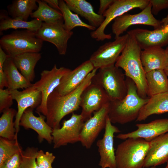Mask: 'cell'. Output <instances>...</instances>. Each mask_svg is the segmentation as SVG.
Masks as SVG:
<instances>
[{
	"label": "cell",
	"mask_w": 168,
	"mask_h": 168,
	"mask_svg": "<svg viewBox=\"0 0 168 168\" xmlns=\"http://www.w3.org/2000/svg\"><path fill=\"white\" fill-rule=\"evenodd\" d=\"M98 69L94 68L75 90L64 96H61L54 91L47 100L46 122L53 129L60 128V122L66 115L79 108L82 94L92 82Z\"/></svg>",
	"instance_id": "1"
},
{
	"label": "cell",
	"mask_w": 168,
	"mask_h": 168,
	"mask_svg": "<svg viewBox=\"0 0 168 168\" xmlns=\"http://www.w3.org/2000/svg\"><path fill=\"white\" fill-rule=\"evenodd\" d=\"M128 34V36L126 44L115 65L123 69L126 77L133 81L136 86L139 96L146 98V73L141 59L142 49L134 37Z\"/></svg>",
	"instance_id": "2"
},
{
	"label": "cell",
	"mask_w": 168,
	"mask_h": 168,
	"mask_svg": "<svg viewBox=\"0 0 168 168\" xmlns=\"http://www.w3.org/2000/svg\"><path fill=\"white\" fill-rule=\"evenodd\" d=\"M127 93L122 100L110 101L108 117L112 123L125 124L136 120L141 109L149 98L139 95L136 86L130 78L126 77Z\"/></svg>",
	"instance_id": "3"
},
{
	"label": "cell",
	"mask_w": 168,
	"mask_h": 168,
	"mask_svg": "<svg viewBox=\"0 0 168 168\" xmlns=\"http://www.w3.org/2000/svg\"><path fill=\"white\" fill-rule=\"evenodd\" d=\"M150 142L130 138L119 144L115 152L116 168H143Z\"/></svg>",
	"instance_id": "4"
},
{
	"label": "cell",
	"mask_w": 168,
	"mask_h": 168,
	"mask_svg": "<svg viewBox=\"0 0 168 168\" xmlns=\"http://www.w3.org/2000/svg\"><path fill=\"white\" fill-rule=\"evenodd\" d=\"M43 41L37 37L35 32L24 30H16L2 36L0 47L11 57L26 53H39Z\"/></svg>",
	"instance_id": "5"
},
{
	"label": "cell",
	"mask_w": 168,
	"mask_h": 168,
	"mask_svg": "<svg viewBox=\"0 0 168 168\" xmlns=\"http://www.w3.org/2000/svg\"><path fill=\"white\" fill-rule=\"evenodd\" d=\"M125 74L115 65L99 69L93 77L92 82L102 87L110 101L124 98L127 93Z\"/></svg>",
	"instance_id": "6"
},
{
	"label": "cell",
	"mask_w": 168,
	"mask_h": 168,
	"mask_svg": "<svg viewBox=\"0 0 168 168\" xmlns=\"http://www.w3.org/2000/svg\"><path fill=\"white\" fill-rule=\"evenodd\" d=\"M149 3V0H114L104 13V20L101 25L90 33L91 37L97 41L111 38V34H106L105 30L113 20L129 11L136 8L142 10Z\"/></svg>",
	"instance_id": "7"
},
{
	"label": "cell",
	"mask_w": 168,
	"mask_h": 168,
	"mask_svg": "<svg viewBox=\"0 0 168 168\" xmlns=\"http://www.w3.org/2000/svg\"><path fill=\"white\" fill-rule=\"evenodd\" d=\"M71 70L63 67L58 68L56 64H54L51 70H44L42 72L40 79L32 85L42 94L41 102L36 108L37 113L46 116L48 97L59 85L63 77Z\"/></svg>",
	"instance_id": "8"
},
{
	"label": "cell",
	"mask_w": 168,
	"mask_h": 168,
	"mask_svg": "<svg viewBox=\"0 0 168 168\" xmlns=\"http://www.w3.org/2000/svg\"><path fill=\"white\" fill-rule=\"evenodd\" d=\"M128 36L127 33L100 46L89 59L94 68L98 69L115 65L125 46Z\"/></svg>",
	"instance_id": "9"
},
{
	"label": "cell",
	"mask_w": 168,
	"mask_h": 168,
	"mask_svg": "<svg viewBox=\"0 0 168 168\" xmlns=\"http://www.w3.org/2000/svg\"><path fill=\"white\" fill-rule=\"evenodd\" d=\"M152 6L149 2L147 6L140 12L136 14L125 13L114 20L111 27L115 39L120 36L130 26L137 24L147 25L155 29L162 26L161 21L156 19L152 12Z\"/></svg>",
	"instance_id": "10"
},
{
	"label": "cell",
	"mask_w": 168,
	"mask_h": 168,
	"mask_svg": "<svg viewBox=\"0 0 168 168\" xmlns=\"http://www.w3.org/2000/svg\"><path fill=\"white\" fill-rule=\"evenodd\" d=\"M85 121L81 114L73 113L70 119L63 121L61 127L53 129V148L80 142V134Z\"/></svg>",
	"instance_id": "11"
},
{
	"label": "cell",
	"mask_w": 168,
	"mask_h": 168,
	"mask_svg": "<svg viewBox=\"0 0 168 168\" xmlns=\"http://www.w3.org/2000/svg\"><path fill=\"white\" fill-rule=\"evenodd\" d=\"M110 102L105 90L98 84L92 82L82 92L80 106L82 108L81 114L85 121L92 116V114Z\"/></svg>",
	"instance_id": "12"
},
{
	"label": "cell",
	"mask_w": 168,
	"mask_h": 168,
	"mask_svg": "<svg viewBox=\"0 0 168 168\" xmlns=\"http://www.w3.org/2000/svg\"><path fill=\"white\" fill-rule=\"evenodd\" d=\"M73 34L66 30L63 23L50 24L43 22L39 29L35 32L36 36L43 41L50 42L56 47L60 55L66 54L68 42Z\"/></svg>",
	"instance_id": "13"
},
{
	"label": "cell",
	"mask_w": 168,
	"mask_h": 168,
	"mask_svg": "<svg viewBox=\"0 0 168 168\" xmlns=\"http://www.w3.org/2000/svg\"><path fill=\"white\" fill-rule=\"evenodd\" d=\"M109 103L104 105L85 121L80 137V142L86 149H90L98 135L105 128L109 111Z\"/></svg>",
	"instance_id": "14"
},
{
	"label": "cell",
	"mask_w": 168,
	"mask_h": 168,
	"mask_svg": "<svg viewBox=\"0 0 168 168\" xmlns=\"http://www.w3.org/2000/svg\"><path fill=\"white\" fill-rule=\"evenodd\" d=\"M103 138L96 143L100 156L99 165L100 168H116L114 137L115 133L120 130L113 125L108 117Z\"/></svg>",
	"instance_id": "15"
},
{
	"label": "cell",
	"mask_w": 168,
	"mask_h": 168,
	"mask_svg": "<svg viewBox=\"0 0 168 168\" xmlns=\"http://www.w3.org/2000/svg\"><path fill=\"white\" fill-rule=\"evenodd\" d=\"M13 100L17 104V111L14 121L16 134L20 130V122L24 111L29 108L34 109L38 107L42 101L40 91L34 88L32 86L22 91L18 90H10Z\"/></svg>",
	"instance_id": "16"
},
{
	"label": "cell",
	"mask_w": 168,
	"mask_h": 168,
	"mask_svg": "<svg viewBox=\"0 0 168 168\" xmlns=\"http://www.w3.org/2000/svg\"><path fill=\"white\" fill-rule=\"evenodd\" d=\"M137 129L126 133L118 134L121 140L130 138H141L150 142L157 137L168 132V118L156 119L149 123L137 124Z\"/></svg>",
	"instance_id": "17"
},
{
	"label": "cell",
	"mask_w": 168,
	"mask_h": 168,
	"mask_svg": "<svg viewBox=\"0 0 168 168\" xmlns=\"http://www.w3.org/2000/svg\"><path fill=\"white\" fill-rule=\"evenodd\" d=\"M94 68L89 60L85 61L73 70H71L63 78L54 90L61 96H64L77 88Z\"/></svg>",
	"instance_id": "18"
},
{
	"label": "cell",
	"mask_w": 168,
	"mask_h": 168,
	"mask_svg": "<svg viewBox=\"0 0 168 168\" xmlns=\"http://www.w3.org/2000/svg\"><path fill=\"white\" fill-rule=\"evenodd\" d=\"M33 109L29 108L24 111L20 119V126L26 129H31L35 131L38 134L40 142L45 140L49 143H51L53 142V129L45 121V116L40 113H38V116H35Z\"/></svg>",
	"instance_id": "19"
},
{
	"label": "cell",
	"mask_w": 168,
	"mask_h": 168,
	"mask_svg": "<svg viewBox=\"0 0 168 168\" xmlns=\"http://www.w3.org/2000/svg\"><path fill=\"white\" fill-rule=\"evenodd\" d=\"M132 35L141 49L160 47L168 44V33L164 32L162 29L149 30L137 28L127 32Z\"/></svg>",
	"instance_id": "20"
},
{
	"label": "cell",
	"mask_w": 168,
	"mask_h": 168,
	"mask_svg": "<svg viewBox=\"0 0 168 168\" xmlns=\"http://www.w3.org/2000/svg\"><path fill=\"white\" fill-rule=\"evenodd\" d=\"M168 161V132L150 142L143 167H156Z\"/></svg>",
	"instance_id": "21"
},
{
	"label": "cell",
	"mask_w": 168,
	"mask_h": 168,
	"mask_svg": "<svg viewBox=\"0 0 168 168\" xmlns=\"http://www.w3.org/2000/svg\"><path fill=\"white\" fill-rule=\"evenodd\" d=\"M140 57L146 73L156 69L164 70L168 63L167 51L161 47H154L141 50Z\"/></svg>",
	"instance_id": "22"
},
{
	"label": "cell",
	"mask_w": 168,
	"mask_h": 168,
	"mask_svg": "<svg viewBox=\"0 0 168 168\" xmlns=\"http://www.w3.org/2000/svg\"><path fill=\"white\" fill-rule=\"evenodd\" d=\"M73 12L79 15L89 22V25L96 29L103 22L105 17L96 13L92 5L85 0H64Z\"/></svg>",
	"instance_id": "23"
},
{
	"label": "cell",
	"mask_w": 168,
	"mask_h": 168,
	"mask_svg": "<svg viewBox=\"0 0 168 168\" xmlns=\"http://www.w3.org/2000/svg\"><path fill=\"white\" fill-rule=\"evenodd\" d=\"M12 58L21 74L30 82H33L35 77V68L41 58V54L39 52L26 53Z\"/></svg>",
	"instance_id": "24"
},
{
	"label": "cell",
	"mask_w": 168,
	"mask_h": 168,
	"mask_svg": "<svg viewBox=\"0 0 168 168\" xmlns=\"http://www.w3.org/2000/svg\"><path fill=\"white\" fill-rule=\"evenodd\" d=\"M168 112V91L149 98L148 100L141 109L137 121L146 119L151 115Z\"/></svg>",
	"instance_id": "25"
},
{
	"label": "cell",
	"mask_w": 168,
	"mask_h": 168,
	"mask_svg": "<svg viewBox=\"0 0 168 168\" xmlns=\"http://www.w3.org/2000/svg\"><path fill=\"white\" fill-rule=\"evenodd\" d=\"M3 70L10 90L25 89L32 86L21 74L15 65L12 57L8 55L3 64Z\"/></svg>",
	"instance_id": "26"
},
{
	"label": "cell",
	"mask_w": 168,
	"mask_h": 168,
	"mask_svg": "<svg viewBox=\"0 0 168 168\" xmlns=\"http://www.w3.org/2000/svg\"><path fill=\"white\" fill-rule=\"evenodd\" d=\"M147 96L149 98L168 91V77L164 70L156 69L146 74Z\"/></svg>",
	"instance_id": "27"
},
{
	"label": "cell",
	"mask_w": 168,
	"mask_h": 168,
	"mask_svg": "<svg viewBox=\"0 0 168 168\" xmlns=\"http://www.w3.org/2000/svg\"><path fill=\"white\" fill-rule=\"evenodd\" d=\"M37 0H15L7 7L11 18L27 21L34 10L37 9Z\"/></svg>",
	"instance_id": "28"
},
{
	"label": "cell",
	"mask_w": 168,
	"mask_h": 168,
	"mask_svg": "<svg viewBox=\"0 0 168 168\" xmlns=\"http://www.w3.org/2000/svg\"><path fill=\"white\" fill-rule=\"evenodd\" d=\"M4 14V11L0 13V32L10 29H24L36 32L40 28L43 22L37 19L29 21L13 19L7 14Z\"/></svg>",
	"instance_id": "29"
},
{
	"label": "cell",
	"mask_w": 168,
	"mask_h": 168,
	"mask_svg": "<svg viewBox=\"0 0 168 168\" xmlns=\"http://www.w3.org/2000/svg\"><path fill=\"white\" fill-rule=\"evenodd\" d=\"M37 9L30 16L38 19L44 22L50 24L64 23L61 12L50 7L43 0H37Z\"/></svg>",
	"instance_id": "30"
},
{
	"label": "cell",
	"mask_w": 168,
	"mask_h": 168,
	"mask_svg": "<svg viewBox=\"0 0 168 168\" xmlns=\"http://www.w3.org/2000/svg\"><path fill=\"white\" fill-rule=\"evenodd\" d=\"M60 11L62 13L64 21L63 26L67 30L72 31L77 27H83L92 31L96 28L83 21L77 14L73 13L68 7L64 0H59Z\"/></svg>",
	"instance_id": "31"
},
{
	"label": "cell",
	"mask_w": 168,
	"mask_h": 168,
	"mask_svg": "<svg viewBox=\"0 0 168 168\" xmlns=\"http://www.w3.org/2000/svg\"><path fill=\"white\" fill-rule=\"evenodd\" d=\"M2 113L0 118V137L14 140L17 138V135L13 120L17 111L10 108L5 109Z\"/></svg>",
	"instance_id": "32"
},
{
	"label": "cell",
	"mask_w": 168,
	"mask_h": 168,
	"mask_svg": "<svg viewBox=\"0 0 168 168\" xmlns=\"http://www.w3.org/2000/svg\"><path fill=\"white\" fill-rule=\"evenodd\" d=\"M22 150L17 138L11 140L0 137V166L16 153Z\"/></svg>",
	"instance_id": "33"
},
{
	"label": "cell",
	"mask_w": 168,
	"mask_h": 168,
	"mask_svg": "<svg viewBox=\"0 0 168 168\" xmlns=\"http://www.w3.org/2000/svg\"><path fill=\"white\" fill-rule=\"evenodd\" d=\"M38 150L34 147H27L22 151L20 168H40L36 163V158Z\"/></svg>",
	"instance_id": "34"
},
{
	"label": "cell",
	"mask_w": 168,
	"mask_h": 168,
	"mask_svg": "<svg viewBox=\"0 0 168 168\" xmlns=\"http://www.w3.org/2000/svg\"><path fill=\"white\" fill-rule=\"evenodd\" d=\"M55 156L52 153L38 150L36 158V163L40 168H53L52 164Z\"/></svg>",
	"instance_id": "35"
},
{
	"label": "cell",
	"mask_w": 168,
	"mask_h": 168,
	"mask_svg": "<svg viewBox=\"0 0 168 168\" xmlns=\"http://www.w3.org/2000/svg\"><path fill=\"white\" fill-rule=\"evenodd\" d=\"M13 99L10 90L0 89V112L2 113L5 109L9 108L12 105Z\"/></svg>",
	"instance_id": "36"
},
{
	"label": "cell",
	"mask_w": 168,
	"mask_h": 168,
	"mask_svg": "<svg viewBox=\"0 0 168 168\" xmlns=\"http://www.w3.org/2000/svg\"><path fill=\"white\" fill-rule=\"evenodd\" d=\"M8 56L3 50L0 47V89L8 87L7 79L3 70L4 63Z\"/></svg>",
	"instance_id": "37"
},
{
	"label": "cell",
	"mask_w": 168,
	"mask_h": 168,
	"mask_svg": "<svg viewBox=\"0 0 168 168\" xmlns=\"http://www.w3.org/2000/svg\"><path fill=\"white\" fill-rule=\"evenodd\" d=\"M22 151L17 152L7 160L0 168H20Z\"/></svg>",
	"instance_id": "38"
},
{
	"label": "cell",
	"mask_w": 168,
	"mask_h": 168,
	"mask_svg": "<svg viewBox=\"0 0 168 168\" xmlns=\"http://www.w3.org/2000/svg\"><path fill=\"white\" fill-rule=\"evenodd\" d=\"M152 14L156 15L161 10L168 8V0H149Z\"/></svg>",
	"instance_id": "39"
},
{
	"label": "cell",
	"mask_w": 168,
	"mask_h": 168,
	"mask_svg": "<svg viewBox=\"0 0 168 168\" xmlns=\"http://www.w3.org/2000/svg\"><path fill=\"white\" fill-rule=\"evenodd\" d=\"M114 1V0H100V6L97 13L103 15Z\"/></svg>",
	"instance_id": "40"
},
{
	"label": "cell",
	"mask_w": 168,
	"mask_h": 168,
	"mask_svg": "<svg viewBox=\"0 0 168 168\" xmlns=\"http://www.w3.org/2000/svg\"><path fill=\"white\" fill-rule=\"evenodd\" d=\"M50 7L57 10L60 11L59 0H44Z\"/></svg>",
	"instance_id": "41"
},
{
	"label": "cell",
	"mask_w": 168,
	"mask_h": 168,
	"mask_svg": "<svg viewBox=\"0 0 168 168\" xmlns=\"http://www.w3.org/2000/svg\"><path fill=\"white\" fill-rule=\"evenodd\" d=\"M163 26H165L168 24V14L164 18H163L161 21Z\"/></svg>",
	"instance_id": "42"
},
{
	"label": "cell",
	"mask_w": 168,
	"mask_h": 168,
	"mask_svg": "<svg viewBox=\"0 0 168 168\" xmlns=\"http://www.w3.org/2000/svg\"><path fill=\"white\" fill-rule=\"evenodd\" d=\"M161 28L164 32L168 33V24L165 26H162Z\"/></svg>",
	"instance_id": "43"
},
{
	"label": "cell",
	"mask_w": 168,
	"mask_h": 168,
	"mask_svg": "<svg viewBox=\"0 0 168 168\" xmlns=\"http://www.w3.org/2000/svg\"><path fill=\"white\" fill-rule=\"evenodd\" d=\"M166 49L167 52L168 56V46L167 47ZM164 70L166 74L168 77V63L167 66H166Z\"/></svg>",
	"instance_id": "44"
},
{
	"label": "cell",
	"mask_w": 168,
	"mask_h": 168,
	"mask_svg": "<svg viewBox=\"0 0 168 168\" xmlns=\"http://www.w3.org/2000/svg\"><path fill=\"white\" fill-rule=\"evenodd\" d=\"M143 168H156L155 166H152V167H144Z\"/></svg>",
	"instance_id": "45"
},
{
	"label": "cell",
	"mask_w": 168,
	"mask_h": 168,
	"mask_svg": "<svg viewBox=\"0 0 168 168\" xmlns=\"http://www.w3.org/2000/svg\"><path fill=\"white\" fill-rule=\"evenodd\" d=\"M165 168H168V161L167 162V165Z\"/></svg>",
	"instance_id": "46"
},
{
	"label": "cell",
	"mask_w": 168,
	"mask_h": 168,
	"mask_svg": "<svg viewBox=\"0 0 168 168\" xmlns=\"http://www.w3.org/2000/svg\"></svg>",
	"instance_id": "47"
}]
</instances>
